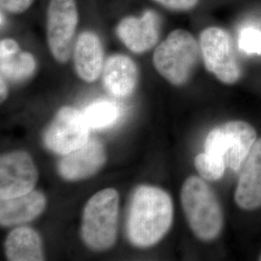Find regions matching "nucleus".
Returning <instances> with one entry per match:
<instances>
[{
  "mask_svg": "<svg viewBox=\"0 0 261 261\" xmlns=\"http://www.w3.org/2000/svg\"><path fill=\"white\" fill-rule=\"evenodd\" d=\"M173 221L171 197L164 190L140 186L130 199L127 217V236L139 248H148L168 233Z\"/></svg>",
  "mask_w": 261,
  "mask_h": 261,
  "instance_id": "obj_1",
  "label": "nucleus"
},
{
  "mask_svg": "<svg viewBox=\"0 0 261 261\" xmlns=\"http://www.w3.org/2000/svg\"><path fill=\"white\" fill-rule=\"evenodd\" d=\"M181 203L188 224L202 241L216 239L223 229L224 215L212 189L201 178L191 176L181 190Z\"/></svg>",
  "mask_w": 261,
  "mask_h": 261,
  "instance_id": "obj_2",
  "label": "nucleus"
},
{
  "mask_svg": "<svg viewBox=\"0 0 261 261\" xmlns=\"http://www.w3.org/2000/svg\"><path fill=\"white\" fill-rule=\"evenodd\" d=\"M119 196L108 188L95 194L84 207L81 235L91 250L102 252L111 249L117 237Z\"/></svg>",
  "mask_w": 261,
  "mask_h": 261,
  "instance_id": "obj_3",
  "label": "nucleus"
},
{
  "mask_svg": "<svg viewBox=\"0 0 261 261\" xmlns=\"http://www.w3.org/2000/svg\"><path fill=\"white\" fill-rule=\"evenodd\" d=\"M199 55V43L194 35L184 29H176L155 49L153 63L159 74L168 83L180 86L193 75Z\"/></svg>",
  "mask_w": 261,
  "mask_h": 261,
  "instance_id": "obj_4",
  "label": "nucleus"
},
{
  "mask_svg": "<svg viewBox=\"0 0 261 261\" xmlns=\"http://www.w3.org/2000/svg\"><path fill=\"white\" fill-rule=\"evenodd\" d=\"M256 132L242 120L226 122L211 130L204 143L205 153L224 160L226 167L239 170L256 141Z\"/></svg>",
  "mask_w": 261,
  "mask_h": 261,
  "instance_id": "obj_5",
  "label": "nucleus"
},
{
  "mask_svg": "<svg viewBox=\"0 0 261 261\" xmlns=\"http://www.w3.org/2000/svg\"><path fill=\"white\" fill-rule=\"evenodd\" d=\"M200 54L204 65L224 84H235L242 76V68L236 56L230 33L220 27L205 28L199 36Z\"/></svg>",
  "mask_w": 261,
  "mask_h": 261,
  "instance_id": "obj_6",
  "label": "nucleus"
},
{
  "mask_svg": "<svg viewBox=\"0 0 261 261\" xmlns=\"http://www.w3.org/2000/svg\"><path fill=\"white\" fill-rule=\"evenodd\" d=\"M90 127L84 113L71 107H63L57 113L44 134L47 149L58 155H67L89 140Z\"/></svg>",
  "mask_w": 261,
  "mask_h": 261,
  "instance_id": "obj_7",
  "label": "nucleus"
},
{
  "mask_svg": "<svg viewBox=\"0 0 261 261\" xmlns=\"http://www.w3.org/2000/svg\"><path fill=\"white\" fill-rule=\"evenodd\" d=\"M79 15L75 0H50L47 10V43L51 55L60 63L71 56Z\"/></svg>",
  "mask_w": 261,
  "mask_h": 261,
  "instance_id": "obj_8",
  "label": "nucleus"
},
{
  "mask_svg": "<svg viewBox=\"0 0 261 261\" xmlns=\"http://www.w3.org/2000/svg\"><path fill=\"white\" fill-rule=\"evenodd\" d=\"M38 180L36 166L24 151H14L0 159L1 199L22 196L33 191Z\"/></svg>",
  "mask_w": 261,
  "mask_h": 261,
  "instance_id": "obj_9",
  "label": "nucleus"
},
{
  "mask_svg": "<svg viewBox=\"0 0 261 261\" xmlns=\"http://www.w3.org/2000/svg\"><path fill=\"white\" fill-rule=\"evenodd\" d=\"M107 160L106 150L99 140H89L84 146L64 155L58 164V173L68 181L90 177L103 167Z\"/></svg>",
  "mask_w": 261,
  "mask_h": 261,
  "instance_id": "obj_10",
  "label": "nucleus"
},
{
  "mask_svg": "<svg viewBox=\"0 0 261 261\" xmlns=\"http://www.w3.org/2000/svg\"><path fill=\"white\" fill-rule=\"evenodd\" d=\"M117 34L124 45L133 53L149 50L158 42L160 19L154 11H146L140 18L129 17L122 19Z\"/></svg>",
  "mask_w": 261,
  "mask_h": 261,
  "instance_id": "obj_11",
  "label": "nucleus"
},
{
  "mask_svg": "<svg viewBox=\"0 0 261 261\" xmlns=\"http://www.w3.org/2000/svg\"><path fill=\"white\" fill-rule=\"evenodd\" d=\"M234 199L238 207L246 211L261 206V139L255 141L243 164Z\"/></svg>",
  "mask_w": 261,
  "mask_h": 261,
  "instance_id": "obj_12",
  "label": "nucleus"
},
{
  "mask_svg": "<svg viewBox=\"0 0 261 261\" xmlns=\"http://www.w3.org/2000/svg\"><path fill=\"white\" fill-rule=\"evenodd\" d=\"M75 69L79 76L86 83H93L103 72L102 43L93 32L82 33L75 42L74 50Z\"/></svg>",
  "mask_w": 261,
  "mask_h": 261,
  "instance_id": "obj_13",
  "label": "nucleus"
},
{
  "mask_svg": "<svg viewBox=\"0 0 261 261\" xmlns=\"http://www.w3.org/2000/svg\"><path fill=\"white\" fill-rule=\"evenodd\" d=\"M46 203L45 196L34 190L22 196L1 199L0 224L13 226L31 222L43 213Z\"/></svg>",
  "mask_w": 261,
  "mask_h": 261,
  "instance_id": "obj_14",
  "label": "nucleus"
},
{
  "mask_svg": "<svg viewBox=\"0 0 261 261\" xmlns=\"http://www.w3.org/2000/svg\"><path fill=\"white\" fill-rule=\"evenodd\" d=\"M103 82L106 89L113 96H130L138 82V68L128 56H111L103 65Z\"/></svg>",
  "mask_w": 261,
  "mask_h": 261,
  "instance_id": "obj_15",
  "label": "nucleus"
},
{
  "mask_svg": "<svg viewBox=\"0 0 261 261\" xmlns=\"http://www.w3.org/2000/svg\"><path fill=\"white\" fill-rule=\"evenodd\" d=\"M1 76L19 83L28 80L36 70V61L29 53L20 51L19 45L12 39L0 42Z\"/></svg>",
  "mask_w": 261,
  "mask_h": 261,
  "instance_id": "obj_16",
  "label": "nucleus"
},
{
  "mask_svg": "<svg viewBox=\"0 0 261 261\" xmlns=\"http://www.w3.org/2000/svg\"><path fill=\"white\" fill-rule=\"evenodd\" d=\"M5 254L10 261L45 260L42 240L30 227L15 228L7 236Z\"/></svg>",
  "mask_w": 261,
  "mask_h": 261,
  "instance_id": "obj_17",
  "label": "nucleus"
},
{
  "mask_svg": "<svg viewBox=\"0 0 261 261\" xmlns=\"http://www.w3.org/2000/svg\"><path fill=\"white\" fill-rule=\"evenodd\" d=\"M83 113L90 129H103L118 119L119 108L112 101L99 100L87 106Z\"/></svg>",
  "mask_w": 261,
  "mask_h": 261,
  "instance_id": "obj_18",
  "label": "nucleus"
},
{
  "mask_svg": "<svg viewBox=\"0 0 261 261\" xmlns=\"http://www.w3.org/2000/svg\"><path fill=\"white\" fill-rule=\"evenodd\" d=\"M195 167L203 179L208 181H217L224 176L226 165L224 160L210 156L204 152L196 156Z\"/></svg>",
  "mask_w": 261,
  "mask_h": 261,
  "instance_id": "obj_19",
  "label": "nucleus"
},
{
  "mask_svg": "<svg viewBox=\"0 0 261 261\" xmlns=\"http://www.w3.org/2000/svg\"><path fill=\"white\" fill-rule=\"evenodd\" d=\"M164 7L172 11L186 12L194 9L199 0H155Z\"/></svg>",
  "mask_w": 261,
  "mask_h": 261,
  "instance_id": "obj_20",
  "label": "nucleus"
},
{
  "mask_svg": "<svg viewBox=\"0 0 261 261\" xmlns=\"http://www.w3.org/2000/svg\"><path fill=\"white\" fill-rule=\"evenodd\" d=\"M34 0H0L1 8L11 13H21L28 10Z\"/></svg>",
  "mask_w": 261,
  "mask_h": 261,
  "instance_id": "obj_21",
  "label": "nucleus"
},
{
  "mask_svg": "<svg viewBox=\"0 0 261 261\" xmlns=\"http://www.w3.org/2000/svg\"><path fill=\"white\" fill-rule=\"evenodd\" d=\"M4 77L1 76V101H4L7 97V86L4 82Z\"/></svg>",
  "mask_w": 261,
  "mask_h": 261,
  "instance_id": "obj_22",
  "label": "nucleus"
},
{
  "mask_svg": "<svg viewBox=\"0 0 261 261\" xmlns=\"http://www.w3.org/2000/svg\"><path fill=\"white\" fill-rule=\"evenodd\" d=\"M258 259H259V260L261 261V253H260V255H259V257H258Z\"/></svg>",
  "mask_w": 261,
  "mask_h": 261,
  "instance_id": "obj_23",
  "label": "nucleus"
}]
</instances>
